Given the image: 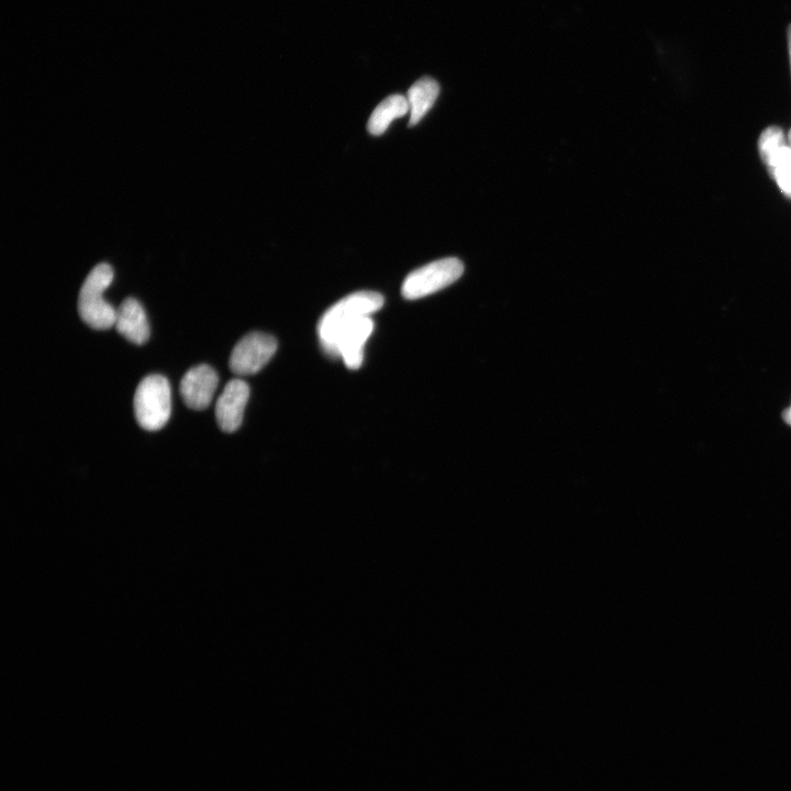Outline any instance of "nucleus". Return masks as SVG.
I'll return each mask as SVG.
<instances>
[{"label":"nucleus","mask_w":791,"mask_h":791,"mask_svg":"<svg viewBox=\"0 0 791 791\" xmlns=\"http://www.w3.org/2000/svg\"><path fill=\"white\" fill-rule=\"evenodd\" d=\"M385 299L376 292H356L340 300L326 311L318 323V336L323 351L330 352L338 334L352 322L371 317L384 306Z\"/></svg>","instance_id":"obj_1"},{"label":"nucleus","mask_w":791,"mask_h":791,"mask_svg":"<svg viewBox=\"0 0 791 791\" xmlns=\"http://www.w3.org/2000/svg\"><path fill=\"white\" fill-rule=\"evenodd\" d=\"M113 280V267L107 263L98 264L86 277L79 296V314L88 327L108 330L115 326L117 309L104 299Z\"/></svg>","instance_id":"obj_2"},{"label":"nucleus","mask_w":791,"mask_h":791,"mask_svg":"<svg viewBox=\"0 0 791 791\" xmlns=\"http://www.w3.org/2000/svg\"><path fill=\"white\" fill-rule=\"evenodd\" d=\"M133 407L142 429H163L172 414V392L167 378L158 374L144 378L137 388Z\"/></svg>","instance_id":"obj_3"},{"label":"nucleus","mask_w":791,"mask_h":791,"mask_svg":"<svg viewBox=\"0 0 791 791\" xmlns=\"http://www.w3.org/2000/svg\"><path fill=\"white\" fill-rule=\"evenodd\" d=\"M463 273L464 265L459 259L432 262L406 277L401 294L409 300L427 297L460 280Z\"/></svg>","instance_id":"obj_4"},{"label":"nucleus","mask_w":791,"mask_h":791,"mask_svg":"<svg viewBox=\"0 0 791 791\" xmlns=\"http://www.w3.org/2000/svg\"><path fill=\"white\" fill-rule=\"evenodd\" d=\"M277 351V341L270 334L252 332L243 337L230 356V369L239 376L259 373Z\"/></svg>","instance_id":"obj_5"},{"label":"nucleus","mask_w":791,"mask_h":791,"mask_svg":"<svg viewBox=\"0 0 791 791\" xmlns=\"http://www.w3.org/2000/svg\"><path fill=\"white\" fill-rule=\"evenodd\" d=\"M374 330L371 317L361 318L345 327L334 340L328 353L331 358H341L350 370H359L364 359V348Z\"/></svg>","instance_id":"obj_6"},{"label":"nucleus","mask_w":791,"mask_h":791,"mask_svg":"<svg viewBox=\"0 0 791 791\" xmlns=\"http://www.w3.org/2000/svg\"><path fill=\"white\" fill-rule=\"evenodd\" d=\"M219 377L213 367L202 364L189 370L180 385L185 405L194 410L209 407L217 391Z\"/></svg>","instance_id":"obj_7"},{"label":"nucleus","mask_w":791,"mask_h":791,"mask_svg":"<svg viewBox=\"0 0 791 791\" xmlns=\"http://www.w3.org/2000/svg\"><path fill=\"white\" fill-rule=\"evenodd\" d=\"M249 398L250 387L244 381L237 378L226 385L216 405V418L222 431L226 433L238 431L242 425Z\"/></svg>","instance_id":"obj_8"},{"label":"nucleus","mask_w":791,"mask_h":791,"mask_svg":"<svg viewBox=\"0 0 791 791\" xmlns=\"http://www.w3.org/2000/svg\"><path fill=\"white\" fill-rule=\"evenodd\" d=\"M115 327L122 337L133 344H146L150 338L146 311L135 298H127L117 309Z\"/></svg>","instance_id":"obj_9"},{"label":"nucleus","mask_w":791,"mask_h":791,"mask_svg":"<svg viewBox=\"0 0 791 791\" xmlns=\"http://www.w3.org/2000/svg\"><path fill=\"white\" fill-rule=\"evenodd\" d=\"M440 94V86L430 77H423L412 85L407 99L410 106L409 126H416L428 114Z\"/></svg>","instance_id":"obj_10"},{"label":"nucleus","mask_w":791,"mask_h":791,"mask_svg":"<svg viewBox=\"0 0 791 791\" xmlns=\"http://www.w3.org/2000/svg\"><path fill=\"white\" fill-rule=\"evenodd\" d=\"M408 113H410V106L407 97L401 95L389 96L375 108L367 129H369L371 135L381 136L392 124L393 120L404 117Z\"/></svg>","instance_id":"obj_11"},{"label":"nucleus","mask_w":791,"mask_h":791,"mask_svg":"<svg viewBox=\"0 0 791 791\" xmlns=\"http://www.w3.org/2000/svg\"><path fill=\"white\" fill-rule=\"evenodd\" d=\"M787 147L784 131L778 127L767 128L760 137L759 150L763 162L768 167V171L776 163L779 154Z\"/></svg>","instance_id":"obj_12"},{"label":"nucleus","mask_w":791,"mask_h":791,"mask_svg":"<svg viewBox=\"0 0 791 791\" xmlns=\"http://www.w3.org/2000/svg\"><path fill=\"white\" fill-rule=\"evenodd\" d=\"M771 175L775 178L782 192L791 199V148L786 147L772 167Z\"/></svg>","instance_id":"obj_13"},{"label":"nucleus","mask_w":791,"mask_h":791,"mask_svg":"<svg viewBox=\"0 0 791 791\" xmlns=\"http://www.w3.org/2000/svg\"><path fill=\"white\" fill-rule=\"evenodd\" d=\"M783 418L787 425L791 426V406L783 412Z\"/></svg>","instance_id":"obj_14"},{"label":"nucleus","mask_w":791,"mask_h":791,"mask_svg":"<svg viewBox=\"0 0 791 791\" xmlns=\"http://www.w3.org/2000/svg\"><path fill=\"white\" fill-rule=\"evenodd\" d=\"M788 49H789V58H790V66H791V25L788 27Z\"/></svg>","instance_id":"obj_15"},{"label":"nucleus","mask_w":791,"mask_h":791,"mask_svg":"<svg viewBox=\"0 0 791 791\" xmlns=\"http://www.w3.org/2000/svg\"><path fill=\"white\" fill-rule=\"evenodd\" d=\"M789 144H790V148H791V130L789 132Z\"/></svg>","instance_id":"obj_16"}]
</instances>
